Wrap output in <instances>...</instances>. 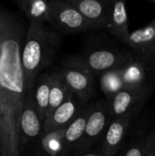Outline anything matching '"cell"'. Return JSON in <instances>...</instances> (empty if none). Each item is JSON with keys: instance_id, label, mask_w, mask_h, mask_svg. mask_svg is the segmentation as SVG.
<instances>
[{"instance_id": "cell-1", "label": "cell", "mask_w": 155, "mask_h": 156, "mask_svg": "<svg viewBox=\"0 0 155 156\" xmlns=\"http://www.w3.org/2000/svg\"><path fill=\"white\" fill-rule=\"evenodd\" d=\"M25 35L24 25L0 6L1 156H21L19 122L27 93L21 63Z\"/></svg>"}, {"instance_id": "cell-2", "label": "cell", "mask_w": 155, "mask_h": 156, "mask_svg": "<svg viewBox=\"0 0 155 156\" xmlns=\"http://www.w3.org/2000/svg\"><path fill=\"white\" fill-rule=\"evenodd\" d=\"M61 43L60 34L44 23L29 22L21 51L26 91L30 92L41 71L55 60Z\"/></svg>"}, {"instance_id": "cell-3", "label": "cell", "mask_w": 155, "mask_h": 156, "mask_svg": "<svg viewBox=\"0 0 155 156\" xmlns=\"http://www.w3.org/2000/svg\"><path fill=\"white\" fill-rule=\"evenodd\" d=\"M134 54L121 48H95L72 58L95 77L106 71L119 69L134 59Z\"/></svg>"}, {"instance_id": "cell-4", "label": "cell", "mask_w": 155, "mask_h": 156, "mask_svg": "<svg viewBox=\"0 0 155 156\" xmlns=\"http://www.w3.org/2000/svg\"><path fill=\"white\" fill-rule=\"evenodd\" d=\"M111 121V118L107 101L102 99L92 102L91 111L82 138L72 151L70 156H79L92 148L100 146Z\"/></svg>"}, {"instance_id": "cell-5", "label": "cell", "mask_w": 155, "mask_h": 156, "mask_svg": "<svg viewBox=\"0 0 155 156\" xmlns=\"http://www.w3.org/2000/svg\"><path fill=\"white\" fill-rule=\"evenodd\" d=\"M72 93L84 102H91L96 94L95 76L73 58L65 59L57 71Z\"/></svg>"}, {"instance_id": "cell-6", "label": "cell", "mask_w": 155, "mask_h": 156, "mask_svg": "<svg viewBox=\"0 0 155 156\" xmlns=\"http://www.w3.org/2000/svg\"><path fill=\"white\" fill-rule=\"evenodd\" d=\"M58 33L74 34L90 29L83 16L65 0L49 1L48 22Z\"/></svg>"}, {"instance_id": "cell-7", "label": "cell", "mask_w": 155, "mask_h": 156, "mask_svg": "<svg viewBox=\"0 0 155 156\" xmlns=\"http://www.w3.org/2000/svg\"><path fill=\"white\" fill-rule=\"evenodd\" d=\"M142 110L132 111L122 117L111 119L100 144L104 156H116L126 144L130 128Z\"/></svg>"}, {"instance_id": "cell-8", "label": "cell", "mask_w": 155, "mask_h": 156, "mask_svg": "<svg viewBox=\"0 0 155 156\" xmlns=\"http://www.w3.org/2000/svg\"><path fill=\"white\" fill-rule=\"evenodd\" d=\"M153 89H122L106 100L111 119L122 117L132 111L143 110L153 94Z\"/></svg>"}, {"instance_id": "cell-9", "label": "cell", "mask_w": 155, "mask_h": 156, "mask_svg": "<svg viewBox=\"0 0 155 156\" xmlns=\"http://www.w3.org/2000/svg\"><path fill=\"white\" fill-rule=\"evenodd\" d=\"M123 89H155V67L134 58L119 69Z\"/></svg>"}, {"instance_id": "cell-10", "label": "cell", "mask_w": 155, "mask_h": 156, "mask_svg": "<svg viewBox=\"0 0 155 156\" xmlns=\"http://www.w3.org/2000/svg\"><path fill=\"white\" fill-rule=\"evenodd\" d=\"M43 133V122H41L34 105L31 92H27L19 122V141L21 155L25 150V147L30 144V143H37L41 138Z\"/></svg>"}, {"instance_id": "cell-11", "label": "cell", "mask_w": 155, "mask_h": 156, "mask_svg": "<svg viewBox=\"0 0 155 156\" xmlns=\"http://www.w3.org/2000/svg\"><path fill=\"white\" fill-rule=\"evenodd\" d=\"M88 22L90 29L106 28L112 2L106 0H65Z\"/></svg>"}, {"instance_id": "cell-12", "label": "cell", "mask_w": 155, "mask_h": 156, "mask_svg": "<svg viewBox=\"0 0 155 156\" xmlns=\"http://www.w3.org/2000/svg\"><path fill=\"white\" fill-rule=\"evenodd\" d=\"M87 103L89 102L82 101L77 95L72 93L66 101L47 117L43 123L44 133L64 130L78 116Z\"/></svg>"}, {"instance_id": "cell-13", "label": "cell", "mask_w": 155, "mask_h": 156, "mask_svg": "<svg viewBox=\"0 0 155 156\" xmlns=\"http://www.w3.org/2000/svg\"><path fill=\"white\" fill-rule=\"evenodd\" d=\"M91 107L92 101L87 103L70 124L64 129L62 136V156H70L72 151L82 138Z\"/></svg>"}, {"instance_id": "cell-14", "label": "cell", "mask_w": 155, "mask_h": 156, "mask_svg": "<svg viewBox=\"0 0 155 156\" xmlns=\"http://www.w3.org/2000/svg\"><path fill=\"white\" fill-rule=\"evenodd\" d=\"M106 29L126 46L130 36V31L129 17L124 2H112L111 11Z\"/></svg>"}, {"instance_id": "cell-15", "label": "cell", "mask_w": 155, "mask_h": 156, "mask_svg": "<svg viewBox=\"0 0 155 156\" xmlns=\"http://www.w3.org/2000/svg\"><path fill=\"white\" fill-rule=\"evenodd\" d=\"M155 41V18L146 27L130 33L126 47L135 58H143L151 50Z\"/></svg>"}, {"instance_id": "cell-16", "label": "cell", "mask_w": 155, "mask_h": 156, "mask_svg": "<svg viewBox=\"0 0 155 156\" xmlns=\"http://www.w3.org/2000/svg\"><path fill=\"white\" fill-rule=\"evenodd\" d=\"M51 80V73H42L38 75L30 91L37 114L43 123L47 118Z\"/></svg>"}, {"instance_id": "cell-17", "label": "cell", "mask_w": 155, "mask_h": 156, "mask_svg": "<svg viewBox=\"0 0 155 156\" xmlns=\"http://www.w3.org/2000/svg\"><path fill=\"white\" fill-rule=\"evenodd\" d=\"M51 75H52V80H51L50 90H49L47 117L49 116L64 101H66L72 94L71 90L69 89V87L67 86L61 76L57 71L51 73Z\"/></svg>"}, {"instance_id": "cell-18", "label": "cell", "mask_w": 155, "mask_h": 156, "mask_svg": "<svg viewBox=\"0 0 155 156\" xmlns=\"http://www.w3.org/2000/svg\"><path fill=\"white\" fill-rule=\"evenodd\" d=\"M63 131L44 133L36 143L37 153L39 156H62V136Z\"/></svg>"}, {"instance_id": "cell-19", "label": "cell", "mask_w": 155, "mask_h": 156, "mask_svg": "<svg viewBox=\"0 0 155 156\" xmlns=\"http://www.w3.org/2000/svg\"><path fill=\"white\" fill-rule=\"evenodd\" d=\"M16 4L29 19V22H48L49 1L46 0H17Z\"/></svg>"}, {"instance_id": "cell-20", "label": "cell", "mask_w": 155, "mask_h": 156, "mask_svg": "<svg viewBox=\"0 0 155 156\" xmlns=\"http://www.w3.org/2000/svg\"><path fill=\"white\" fill-rule=\"evenodd\" d=\"M119 69L109 70L100 75V88L105 96V100L111 99L114 94L123 89Z\"/></svg>"}, {"instance_id": "cell-21", "label": "cell", "mask_w": 155, "mask_h": 156, "mask_svg": "<svg viewBox=\"0 0 155 156\" xmlns=\"http://www.w3.org/2000/svg\"><path fill=\"white\" fill-rule=\"evenodd\" d=\"M147 133L146 124L142 125V128L135 133L128 144L126 143L124 144L123 148L116 156H144Z\"/></svg>"}, {"instance_id": "cell-22", "label": "cell", "mask_w": 155, "mask_h": 156, "mask_svg": "<svg viewBox=\"0 0 155 156\" xmlns=\"http://www.w3.org/2000/svg\"><path fill=\"white\" fill-rule=\"evenodd\" d=\"M144 156H155V128L147 133Z\"/></svg>"}, {"instance_id": "cell-23", "label": "cell", "mask_w": 155, "mask_h": 156, "mask_svg": "<svg viewBox=\"0 0 155 156\" xmlns=\"http://www.w3.org/2000/svg\"><path fill=\"white\" fill-rule=\"evenodd\" d=\"M140 59L144 60L147 63H150V64H152L153 66L155 67V41L153 45V47H152V48H151V50L149 51V53L143 58H140Z\"/></svg>"}, {"instance_id": "cell-24", "label": "cell", "mask_w": 155, "mask_h": 156, "mask_svg": "<svg viewBox=\"0 0 155 156\" xmlns=\"http://www.w3.org/2000/svg\"><path fill=\"white\" fill-rule=\"evenodd\" d=\"M79 156H104L102 152L100 149V146H97L95 148H92L91 150L80 154Z\"/></svg>"}, {"instance_id": "cell-25", "label": "cell", "mask_w": 155, "mask_h": 156, "mask_svg": "<svg viewBox=\"0 0 155 156\" xmlns=\"http://www.w3.org/2000/svg\"><path fill=\"white\" fill-rule=\"evenodd\" d=\"M2 153V136H1V127H0V154Z\"/></svg>"}, {"instance_id": "cell-26", "label": "cell", "mask_w": 155, "mask_h": 156, "mask_svg": "<svg viewBox=\"0 0 155 156\" xmlns=\"http://www.w3.org/2000/svg\"><path fill=\"white\" fill-rule=\"evenodd\" d=\"M153 3H154V4H155V0H153Z\"/></svg>"}, {"instance_id": "cell-27", "label": "cell", "mask_w": 155, "mask_h": 156, "mask_svg": "<svg viewBox=\"0 0 155 156\" xmlns=\"http://www.w3.org/2000/svg\"><path fill=\"white\" fill-rule=\"evenodd\" d=\"M0 156H1V154H0Z\"/></svg>"}]
</instances>
